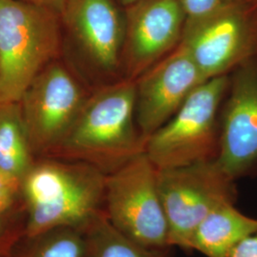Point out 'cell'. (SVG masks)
I'll use <instances>...</instances> for the list:
<instances>
[{
	"mask_svg": "<svg viewBox=\"0 0 257 257\" xmlns=\"http://www.w3.org/2000/svg\"><path fill=\"white\" fill-rule=\"evenodd\" d=\"M136 120V80L121 78L88 95L59 145L47 156L78 161L110 175L145 153Z\"/></svg>",
	"mask_w": 257,
	"mask_h": 257,
	"instance_id": "obj_1",
	"label": "cell"
},
{
	"mask_svg": "<svg viewBox=\"0 0 257 257\" xmlns=\"http://www.w3.org/2000/svg\"><path fill=\"white\" fill-rule=\"evenodd\" d=\"M106 176L84 162L36 160L21 181L27 211L24 235L59 227L83 228L104 209Z\"/></svg>",
	"mask_w": 257,
	"mask_h": 257,
	"instance_id": "obj_2",
	"label": "cell"
},
{
	"mask_svg": "<svg viewBox=\"0 0 257 257\" xmlns=\"http://www.w3.org/2000/svg\"><path fill=\"white\" fill-rule=\"evenodd\" d=\"M61 17L21 0H0V104L19 102L58 55Z\"/></svg>",
	"mask_w": 257,
	"mask_h": 257,
	"instance_id": "obj_3",
	"label": "cell"
},
{
	"mask_svg": "<svg viewBox=\"0 0 257 257\" xmlns=\"http://www.w3.org/2000/svg\"><path fill=\"white\" fill-rule=\"evenodd\" d=\"M230 75L206 80L174 116L146 141L145 154L157 170L213 161L219 152L222 102Z\"/></svg>",
	"mask_w": 257,
	"mask_h": 257,
	"instance_id": "obj_4",
	"label": "cell"
},
{
	"mask_svg": "<svg viewBox=\"0 0 257 257\" xmlns=\"http://www.w3.org/2000/svg\"><path fill=\"white\" fill-rule=\"evenodd\" d=\"M157 172L143 153L107 175L104 211L113 226L134 241L148 248H172Z\"/></svg>",
	"mask_w": 257,
	"mask_h": 257,
	"instance_id": "obj_5",
	"label": "cell"
},
{
	"mask_svg": "<svg viewBox=\"0 0 257 257\" xmlns=\"http://www.w3.org/2000/svg\"><path fill=\"white\" fill-rule=\"evenodd\" d=\"M158 190L169 226L172 248L188 250L191 237L204 218L237 199L236 181L216 161L158 170Z\"/></svg>",
	"mask_w": 257,
	"mask_h": 257,
	"instance_id": "obj_6",
	"label": "cell"
},
{
	"mask_svg": "<svg viewBox=\"0 0 257 257\" xmlns=\"http://www.w3.org/2000/svg\"><path fill=\"white\" fill-rule=\"evenodd\" d=\"M180 44L206 80L230 75L257 55V5L232 1L211 17L185 23Z\"/></svg>",
	"mask_w": 257,
	"mask_h": 257,
	"instance_id": "obj_7",
	"label": "cell"
},
{
	"mask_svg": "<svg viewBox=\"0 0 257 257\" xmlns=\"http://www.w3.org/2000/svg\"><path fill=\"white\" fill-rule=\"evenodd\" d=\"M88 97L67 68L51 62L28 86L19 99L32 150L48 156L63 140Z\"/></svg>",
	"mask_w": 257,
	"mask_h": 257,
	"instance_id": "obj_8",
	"label": "cell"
},
{
	"mask_svg": "<svg viewBox=\"0 0 257 257\" xmlns=\"http://www.w3.org/2000/svg\"><path fill=\"white\" fill-rule=\"evenodd\" d=\"M215 161L237 181L257 173V55L230 74Z\"/></svg>",
	"mask_w": 257,
	"mask_h": 257,
	"instance_id": "obj_9",
	"label": "cell"
},
{
	"mask_svg": "<svg viewBox=\"0 0 257 257\" xmlns=\"http://www.w3.org/2000/svg\"><path fill=\"white\" fill-rule=\"evenodd\" d=\"M124 11L122 76L136 80L178 46L186 19L180 0H138Z\"/></svg>",
	"mask_w": 257,
	"mask_h": 257,
	"instance_id": "obj_10",
	"label": "cell"
},
{
	"mask_svg": "<svg viewBox=\"0 0 257 257\" xmlns=\"http://www.w3.org/2000/svg\"><path fill=\"white\" fill-rule=\"evenodd\" d=\"M74 45L90 68L122 78L125 11L115 0H67L60 15Z\"/></svg>",
	"mask_w": 257,
	"mask_h": 257,
	"instance_id": "obj_11",
	"label": "cell"
},
{
	"mask_svg": "<svg viewBox=\"0 0 257 257\" xmlns=\"http://www.w3.org/2000/svg\"><path fill=\"white\" fill-rule=\"evenodd\" d=\"M206 79L180 43L136 79V120L147 141Z\"/></svg>",
	"mask_w": 257,
	"mask_h": 257,
	"instance_id": "obj_12",
	"label": "cell"
},
{
	"mask_svg": "<svg viewBox=\"0 0 257 257\" xmlns=\"http://www.w3.org/2000/svg\"><path fill=\"white\" fill-rule=\"evenodd\" d=\"M257 230V218L244 214L235 203H226L209 213L191 237L188 250L206 257H227L241 240Z\"/></svg>",
	"mask_w": 257,
	"mask_h": 257,
	"instance_id": "obj_13",
	"label": "cell"
},
{
	"mask_svg": "<svg viewBox=\"0 0 257 257\" xmlns=\"http://www.w3.org/2000/svg\"><path fill=\"white\" fill-rule=\"evenodd\" d=\"M83 257H172V248H148L134 241L108 218L104 209L83 227Z\"/></svg>",
	"mask_w": 257,
	"mask_h": 257,
	"instance_id": "obj_14",
	"label": "cell"
},
{
	"mask_svg": "<svg viewBox=\"0 0 257 257\" xmlns=\"http://www.w3.org/2000/svg\"><path fill=\"white\" fill-rule=\"evenodd\" d=\"M34 156L19 102L0 104V169L22 181Z\"/></svg>",
	"mask_w": 257,
	"mask_h": 257,
	"instance_id": "obj_15",
	"label": "cell"
},
{
	"mask_svg": "<svg viewBox=\"0 0 257 257\" xmlns=\"http://www.w3.org/2000/svg\"><path fill=\"white\" fill-rule=\"evenodd\" d=\"M83 228L59 227L36 235H23L11 257H83Z\"/></svg>",
	"mask_w": 257,
	"mask_h": 257,
	"instance_id": "obj_16",
	"label": "cell"
},
{
	"mask_svg": "<svg viewBox=\"0 0 257 257\" xmlns=\"http://www.w3.org/2000/svg\"><path fill=\"white\" fill-rule=\"evenodd\" d=\"M27 211L24 201L0 216V257L10 255L14 246L25 233Z\"/></svg>",
	"mask_w": 257,
	"mask_h": 257,
	"instance_id": "obj_17",
	"label": "cell"
},
{
	"mask_svg": "<svg viewBox=\"0 0 257 257\" xmlns=\"http://www.w3.org/2000/svg\"><path fill=\"white\" fill-rule=\"evenodd\" d=\"M235 0H180L185 23H192L211 17Z\"/></svg>",
	"mask_w": 257,
	"mask_h": 257,
	"instance_id": "obj_18",
	"label": "cell"
},
{
	"mask_svg": "<svg viewBox=\"0 0 257 257\" xmlns=\"http://www.w3.org/2000/svg\"><path fill=\"white\" fill-rule=\"evenodd\" d=\"M227 257H257V230L241 240Z\"/></svg>",
	"mask_w": 257,
	"mask_h": 257,
	"instance_id": "obj_19",
	"label": "cell"
},
{
	"mask_svg": "<svg viewBox=\"0 0 257 257\" xmlns=\"http://www.w3.org/2000/svg\"><path fill=\"white\" fill-rule=\"evenodd\" d=\"M23 203L21 190L0 191V216L13 211Z\"/></svg>",
	"mask_w": 257,
	"mask_h": 257,
	"instance_id": "obj_20",
	"label": "cell"
},
{
	"mask_svg": "<svg viewBox=\"0 0 257 257\" xmlns=\"http://www.w3.org/2000/svg\"><path fill=\"white\" fill-rule=\"evenodd\" d=\"M21 190V180L0 169V191Z\"/></svg>",
	"mask_w": 257,
	"mask_h": 257,
	"instance_id": "obj_21",
	"label": "cell"
},
{
	"mask_svg": "<svg viewBox=\"0 0 257 257\" xmlns=\"http://www.w3.org/2000/svg\"><path fill=\"white\" fill-rule=\"evenodd\" d=\"M37 6H41L47 9L52 10L55 13L61 15L64 10L67 0H21Z\"/></svg>",
	"mask_w": 257,
	"mask_h": 257,
	"instance_id": "obj_22",
	"label": "cell"
},
{
	"mask_svg": "<svg viewBox=\"0 0 257 257\" xmlns=\"http://www.w3.org/2000/svg\"><path fill=\"white\" fill-rule=\"evenodd\" d=\"M115 1L119 4L120 6H122L123 8H125V7L130 6L131 4L135 3V2L138 1V0H115Z\"/></svg>",
	"mask_w": 257,
	"mask_h": 257,
	"instance_id": "obj_23",
	"label": "cell"
},
{
	"mask_svg": "<svg viewBox=\"0 0 257 257\" xmlns=\"http://www.w3.org/2000/svg\"><path fill=\"white\" fill-rule=\"evenodd\" d=\"M235 1L246 2V3H250V4H253V5H257V0H235Z\"/></svg>",
	"mask_w": 257,
	"mask_h": 257,
	"instance_id": "obj_24",
	"label": "cell"
},
{
	"mask_svg": "<svg viewBox=\"0 0 257 257\" xmlns=\"http://www.w3.org/2000/svg\"><path fill=\"white\" fill-rule=\"evenodd\" d=\"M5 257H11V254H10V255H7V256H5Z\"/></svg>",
	"mask_w": 257,
	"mask_h": 257,
	"instance_id": "obj_25",
	"label": "cell"
}]
</instances>
